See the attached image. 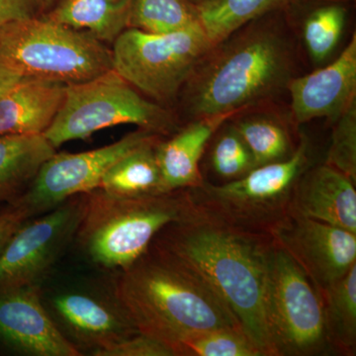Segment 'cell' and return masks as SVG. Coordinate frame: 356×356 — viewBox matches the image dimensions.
I'll use <instances>...</instances> for the list:
<instances>
[{
  "mask_svg": "<svg viewBox=\"0 0 356 356\" xmlns=\"http://www.w3.org/2000/svg\"><path fill=\"white\" fill-rule=\"evenodd\" d=\"M151 245L205 281L262 355L274 356L266 317L270 236L236 228L199 208L191 219L165 227Z\"/></svg>",
  "mask_w": 356,
  "mask_h": 356,
  "instance_id": "6da1fadb",
  "label": "cell"
},
{
  "mask_svg": "<svg viewBox=\"0 0 356 356\" xmlns=\"http://www.w3.org/2000/svg\"><path fill=\"white\" fill-rule=\"evenodd\" d=\"M284 10L252 20L214 44L196 65L178 102L191 120L236 115L267 102L294 77Z\"/></svg>",
  "mask_w": 356,
  "mask_h": 356,
  "instance_id": "7a4b0ae2",
  "label": "cell"
},
{
  "mask_svg": "<svg viewBox=\"0 0 356 356\" xmlns=\"http://www.w3.org/2000/svg\"><path fill=\"white\" fill-rule=\"evenodd\" d=\"M116 273L112 292L136 329L172 350L193 332L243 330L235 314L205 281L152 245Z\"/></svg>",
  "mask_w": 356,
  "mask_h": 356,
  "instance_id": "3957f363",
  "label": "cell"
},
{
  "mask_svg": "<svg viewBox=\"0 0 356 356\" xmlns=\"http://www.w3.org/2000/svg\"><path fill=\"white\" fill-rule=\"evenodd\" d=\"M198 212L189 189L116 197L97 188L88 193L74 240L89 261L119 271L140 259L168 225L191 219Z\"/></svg>",
  "mask_w": 356,
  "mask_h": 356,
  "instance_id": "277c9868",
  "label": "cell"
},
{
  "mask_svg": "<svg viewBox=\"0 0 356 356\" xmlns=\"http://www.w3.org/2000/svg\"><path fill=\"white\" fill-rule=\"evenodd\" d=\"M0 65L24 77L65 84L90 81L113 70L106 44L44 15L0 27Z\"/></svg>",
  "mask_w": 356,
  "mask_h": 356,
  "instance_id": "5b68a950",
  "label": "cell"
},
{
  "mask_svg": "<svg viewBox=\"0 0 356 356\" xmlns=\"http://www.w3.org/2000/svg\"><path fill=\"white\" fill-rule=\"evenodd\" d=\"M124 124L161 137L181 127L172 109L152 102L112 70L90 81L67 84L60 108L44 136L57 149Z\"/></svg>",
  "mask_w": 356,
  "mask_h": 356,
  "instance_id": "8992f818",
  "label": "cell"
},
{
  "mask_svg": "<svg viewBox=\"0 0 356 356\" xmlns=\"http://www.w3.org/2000/svg\"><path fill=\"white\" fill-rule=\"evenodd\" d=\"M309 166L310 146L302 136L295 153L285 161L257 166L226 184L204 180L189 191L209 216L243 231L270 236L289 216L295 186Z\"/></svg>",
  "mask_w": 356,
  "mask_h": 356,
  "instance_id": "52a82bcc",
  "label": "cell"
},
{
  "mask_svg": "<svg viewBox=\"0 0 356 356\" xmlns=\"http://www.w3.org/2000/svg\"><path fill=\"white\" fill-rule=\"evenodd\" d=\"M112 44L113 70L152 102L170 109L213 47L201 24L168 34L127 28Z\"/></svg>",
  "mask_w": 356,
  "mask_h": 356,
  "instance_id": "ba28073f",
  "label": "cell"
},
{
  "mask_svg": "<svg viewBox=\"0 0 356 356\" xmlns=\"http://www.w3.org/2000/svg\"><path fill=\"white\" fill-rule=\"evenodd\" d=\"M266 317L274 356L332 353L325 339L320 292L275 243L267 278Z\"/></svg>",
  "mask_w": 356,
  "mask_h": 356,
  "instance_id": "9c48e42d",
  "label": "cell"
},
{
  "mask_svg": "<svg viewBox=\"0 0 356 356\" xmlns=\"http://www.w3.org/2000/svg\"><path fill=\"white\" fill-rule=\"evenodd\" d=\"M88 193L72 196L20 227L0 252V293L41 286L76 238Z\"/></svg>",
  "mask_w": 356,
  "mask_h": 356,
  "instance_id": "30bf717a",
  "label": "cell"
},
{
  "mask_svg": "<svg viewBox=\"0 0 356 356\" xmlns=\"http://www.w3.org/2000/svg\"><path fill=\"white\" fill-rule=\"evenodd\" d=\"M161 138L165 137L138 129L117 142L91 151L76 154L56 152L16 203L24 205L33 218L39 216L72 196L99 188L102 177L118 159Z\"/></svg>",
  "mask_w": 356,
  "mask_h": 356,
  "instance_id": "8fae6325",
  "label": "cell"
},
{
  "mask_svg": "<svg viewBox=\"0 0 356 356\" xmlns=\"http://www.w3.org/2000/svg\"><path fill=\"white\" fill-rule=\"evenodd\" d=\"M44 305L65 339L81 353L86 350L98 356L139 332L112 290H65Z\"/></svg>",
  "mask_w": 356,
  "mask_h": 356,
  "instance_id": "7c38bea8",
  "label": "cell"
},
{
  "mask_svg": "<svg viewBox=\"0 0 356 356\" xmlns=\"http://www.w3.org/2000/svg\"><path fill=\"white\" fill-rule=\"evenodd\" d=\"M270 236L318 290L331 286L356 264V234L325 222L290 214Z\"/></svg>",
  "mask_w": 356,
  "mask_h": 356,
  "instance_id": "4fadbf2b",
  "label": "cell"
},
{
  "mask_svg": "<svg viewBox=\"0 0 356 356\" xmlns=\"http://www.w3.org/2000/svg\"><path fill=\"white\" fill-rule=\"evenodd\" d=\"M0 341L25 355H83L54 322L41 286L0 293Z\"/></svg>",
  "mask_w": 356,
  "mask_h": 356,
  "instance_id": "5bb4252c",
  "label": "cell"
},
{
  "mask_svg": "<svg viewBox=\"0 0 356 356\" xmlns=\"http://www.w3.org/2000/svg\"><path fill=\"white\" fill-rule=\"evenodd\" d=\"M291 120L296 125L318 118L336 121L356 102V35L332 63L287 84Z\"/></svg>",
  "mask_w": 356,
  "mask_h": 356,
  "instance_id": "9a60e30c",
  "label": "cell"
},
{
  "mask_svg": "<svg viewBox=\"0 0 356 356\" xmlns=\"http://www.w3.org/2000/svg\"><path fill=\"white\" fill-rule=\"evenodd\" d=\"M290 214L356 234L355 182L332 166H309L293 192Z\"/></svg>",
  "mask_w": 356,
  "mask_h": 356,
  "instance_id": "2e32d148",
  "label": "cell"
},
{
  "mask_svg": "<svg viewBox=\"0 0 356 356\" xmlns=\"http://www.w3.org/2000/svg\"><path fill=\"white\" fill-rule=\"evenodd\" d=\"M231 118L219 115L194 119L156 143V156L165 192L193 189L203 184L202 156L214 134Z\"/></svg>",
  "mask_w": 356,
  "mask_h": 356,
  "instance_id": "e0dca14e",
  "label": "cell"
},
{
  "mask_svg": "<svg viewBox=\"0 0 356 356\" xmlns=\"http://www.w3.org/2000/svg\"><path fill=\"white\" fill-rule=\"evenodd\" d=\"M65 86L46 79H22L0 97V136L44 135L60 108Z\"/></svg>",
  "mask_w": 356,
  "mask_h": 356,
  "instance_id": "ac0fdd59",
  "label": "cell"
},
{
  "mask_svg": "<svg viewBox=\"0 0 356 356\" xmlns=\"http://www.w3.org/2000/svg\"><path fill=\"white\" fill-rule=\"evenodd\" d=\"M350 0H292L283 10L298 25L307 54L315 65L332 57L343 38Z\"/></svg>",
  "mask_w": 356,
  "mask_h": 356,
  "instance_id": "d6986e66",
  "label": "cell"
},
{
  "mask_svg": "<svg viewBox=\"0 0 356 356\" xmlns=\"http://www.w3.org/2000/svg\"><path fill=\"white\" fill-rule=\"evenodd\" d=\"M56 152L43 134L0 136V202H17Z\"/></svg>",
  "mask_w": 356,
  "mask_h": 356,
  "instance_id": "ffe728a7",
  "label": "cell"
},
{
  "mask_svg": "<svg viewBox=\"0 0 356 356\" xmlns=\"http://www.w3.org/2000/svg\"><path fill=\"white\" fill-rule=\"evenodd\" d=\"M132 0H60L44 17L113 44L129 28Z\"/></svg>",
  "mask_w": 356,
  "mask_h": 356,
  "instance_id": "44dd1931",
  "label": "cell"
},
{
  "mask_svg": "<svg viewBox=\"0 0 356 356\" xmlns=\"http://www.w3.org/2000/svg\"><path fill=\"white\" fill-rule=\"evenodd\" d=\"M161 139L143 145L118 159L102 177L99 189L116 197L165 193L156 156V145Z\"/></svg>",
  "mask_w": 356,
  "mask_h": 356,
  "instance_id": "7402d4cb",
  "label": "cell"
},
{
  "mask_svg": "<svg viewBox=\"0 0 356 356\" xmlns=\"http://www.w3.org/2000/svg\"><path fill=\"white\" fill-rule=\"evenodd\" d=\"M324 309L325 339L332 353H356V264L331 286L318 290Z\"/></svg>",
  "mask_w": 356,
  "mask_h": 356,
  "instance_id": "603a6c76",
  "label": "cell"
},
{
  "mask_svg": "<svg viewBox=\"0 0 356 356\" xmlns=\"http://www.w3.org/2000/svg\"><path fill=\"white\" fill-rule=\"evenodd\" d=\"M243 113L229 120L250 149L255 165L285 161L295 153L298 144H295L289 129L280 118L270 114Z\"/></svg>",
  "mask_w": 356,
  "mask_h": 356,
  "instance_id": "cb8c5ba5",
  "label": "cell"
},
{
  "mask_svg": "<svg viewBox=\"0 0 356 356\" xmlns=\"http://www.w3.org/2000/svg\"><path fill=\"white\" fill-rule=\"evenodd\" d=\"M292 0H212L199 6L201 25L214 46L236 30L274 11L282 10Z\"/></svg>",
  "mask_w": 356,
  "mask_h": 356,
  "instance_id": "d4e9b609",
  "label": "cell"
},
{
  "mask_svg": "<svg viewBox=\"0 0 356 356\" xmlns=\"http://www.w3.org/2000/svg\"><path fill=\"white\" fill-rule=\"evenodd\" d=\"M201 24L198 7L189 0H132L129 28L168 34Z\"/></svg>",
  "mask_w": 356,
  "mask_h": 356,
  "instance_id": "484cf974",
  "label": "cell"
},
{
  "mask_svg": "<svg viewBox=\"0 0 356 356\" xmlns=\"http://www.w3.org/2000/svg\"><path fill=\"white\" fill-rule=\"evenodd\" d=\"M175 356H264L242 329L193 332L172 348Z\"/></svg>",
  "mask_w": 356,
  "mask_h": 356,
  "instance_id": "4316f807",
  "label": "cell"
},
{
  "mask_svg": "<svg viewBox=\"0 0 356 356\" xmlns=\"http://www.w3.org/2000/svg\"><path fill=\"white\" fill-rule=\"evenodd\" d=\"M212 139L210 168L222 184L242 178L257 168L254 156L231 120L225 122Z\"/></svg>",
  "mask_w": 356,
  "mask_h": 356,
  "instance_id": "83f0119b",
  "label": "cell"
},
{
  "mask_svg": "<svg viewBox=\"0 0 356 356\" xmlns=\"http://www.w3.org/2000/svg\"><path fill=\"white\" fill-rule=\"evenodd\" d=\"M332 124L331 145L325 163L356 182V102Z\"/></svg>",
  "mask_w": 356,
  "mask_h": 356,
  "instance_id": "f1b7e54d",
  "label": "cell"
},
{
  "mask_svg": "<svg viewBox=\"0 0 356 356\" xmlns=\"http://www.w3.org/2000/svg\"><path fill=\"white\" fill-rule=\"evenodd\" d=\"M98 356H175V353L163 341L138 332Z\"/></svg>",
  "mask_w": 356,
  "mask_h": 356,
  "instance_id": "f546056e",
  "label": "cell"
},
{
  "mask_svg": "<svg viewBox=\"0 0 356 356\" xmlns=\"http://www.w3.org/2000/svg\"><path fill=\"white\" fill-rule=\"evenodd\" d=\"M43 0H0V27L42 16Z\"/></svg>",
  "mask_w": 356,
  "mask_h": 356,
  "instance_id": "4dcf8cb0",
  "label": "cell"
},
{
  "mask_svg": "<svg viewBox=\"0 0 356 356\" xmlns=\"http://www.w3.org/2000/svg\"><path fill=\"white\" fill-rule=\"evenodd\" d=\"M30 218H33L31 213L20 203L8 204V207L0 212V252L13 234Z\"/></svg>",
  "mask_w": 356,
  "mask_h": 356,
  "instance_id": "1f68e13d",
  "label": "cell"
},
{
  "mask_svg": "<svg viewBox=\"0 0 356 356\" xmlns=\"http://www.w3.org/2000/svg\"><path fill=\"white\" fill-rule=\"evenodd\" d=\"M24 79L25 77L16 70L0 65V97Z\"/></svg>",
  "mask_w": 356,
  "mask_h": 356,
  "instance_id": "d6a6232c",
  "label": "cell"
},
{
  "mask_svg": "<svg viewBox=\"0 0 356 356\" xmlns=\"http://www.w3.org/2000/svg\"><path fill=\"white\" fill-rule=\"evenodd\" d=\"M192 3L195 4L196 6H202V4L207 3V2L212 1V0H189Z\"/></svg>",
  "mask_w": 356,
  "mask_h": 356,
  "instance_id": "836d02e7",
  "label": "cell"
},
{
  "mask_svg": "<svg viewBox=\"0 0 356 356\" xmlns=\"http://www.w3.org/2000/svg\"><path fill=\"white\" fill-rule=\"evenodd\" d=\"M44 6H49V4L51 3V2L55 1V0H43Z\"/></svg>",
  "mask_w": 356,
  "mask_h": 356,
  "instance_id": "e575fe53",
  "label": "cell"
}]
</instances>
